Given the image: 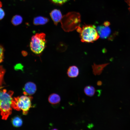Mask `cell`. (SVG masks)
<instances>
[{"mask_svg":"<svg viewBox=\"0 0 130 130\" xmlns=\"http://www.w3.org/2000/svg\"><path fill=\"white\" fill-rule=\"evenodd\" d=\"M12 91L0 89V112L2 119L6 120L12 112L11 101L13 94Z\"/></svg>","mask_w":130,"mask_h":130,"instance_id":"obj_1","label":"cell"},{"mask_svg":"<svg viewBox=\"0 0 130 130\" xmlns=\"http://www.w3.org/2000/svg\"><path fill=\"white\" fill-rule=\"evenodd\" d=\"M33 97L31 96L23 95L14 98L11 101L12 108L17 110H22L23 114H27L32 106Z\"/></svg>","mask_w":130,"mask_h":130,"instance_id":"obj_2","label":"cell"},{"mask_svg":"<svg viewBox=\"0 0 130 130\" xmlns=\"http://www.w3.org/2000/svg\"><path fill=\"white\" fill-rule=\"evenodd\" d=\"M46 34L43 33H37L32 37L30 43L31 51L36 54L41 53L45 49L46 43Z\"/></svg>","mask_w":130,"mask_h":130,"instance_id":"obj_3","label":"cell"},{"mask_svg":"<svg viewBox=\"0 0 130 130\" xmlns=\"http://www.w3.org/2000/svg\"><path fill=\"white\" fill-rule=\"evenodd\" d=\"M80 33L82 42L87 43L93 42L97 40L99 36L97 29L94 26L86 25L78 29Z\"/></svg>","mask_w":130,"mask_h":130,"instance_id":"obj_4","label":"cell"},{"mask_svg":"<svg viewBox=\"0 0 130 130\" xmlns=\"http://www.w3.org/2000/svg\"><path fill=\"white\" fill-rule=\"evenodd\" d=\"M37 90V87L34 83L29 82L25 85L23 88V93L24 95L31 96L34 94Z\"/></svg>","mask_w":130,"mask_h":130,"instance_id":"obj_5","label":"cell"},{"mask_svg":"<svg viewBox=\"0 0 130 130\" xmlns=\"http://www.w3.org/2000/svg\"><path fill=\"white\" fill-rule=\"evenodd\" d=\"M104 26H99L97 30L99 36L103 39L107 38L110 34L111 30L110 28L108 27L109 25L107 22L105 23Z\"/></svg>","mask_w":130,"mask_h":130,"instance_id":"obj_6","label":"cell"},{"mask_svg":"<svg viewBox=\"0 0 130 130\" xmlns=\"http://www.w3.org/2000/svg\"><path fill=\"white\" fill-rule=\"evenodd\" d=\"M50 15L56 25H57L58 23L62 20L63 18L60 11L56 9L52 11L50 13Z\"/></svg>","mask_w":130,"mask_h":130,"instance_id":"obj_7","label":"cell"},{"mask_svg":"<svg viewBox=\"0 0 130 130\" xmlns=\"http://www.w3.org/2000/svg\"><path fill=\"white\" fill-rule=\"evenodd\" d=\"M61 100V98L59 95L56 93H52L50 95L48 98L49 103L54 106L59 105Z\"/></svg>","mask_w":130,"mask_h":130,"instance_id":"obj_8","label":"cell"},{"mask_svg":"<svg viewBox=\"0 0 130 130\" xmlns=\"http://www.w3.org/2000/svg\"><path fill=\"white\" fill-rule=\"evenodd\" d=\"M79 73L78 68L76 66L73 65L70 66L68 69L67 74L68 76L70 78L77 77Z\"/></svg>","mask_w":130,"mask_h":130,"instance_id":"obj_9","label":"cell"},{"mask_svg":"<svg viewBox=\"0 0 130 130\" xmlns=\"http://www.w3.org/2000/svg\"><path fill=\"white\" fill-rule=\"evenodd\" d=\"M109 64V63L97 65L94 63L92 66L93 72L94 75H99L102 73L104 68Z\"/></svg>","mask_w":130,"mask_h":130,"instance_id":"obj_10","label":"cell"},{"mask_svg":"<svg viewBox=\"0 0 130 130\" xmlns=\"http://www.w3.org/2000/svg\"><path fill=\"white\" fill-rule=\"evenodd\" d=\"M47 18L39 16L35 17L33 20V24L36 25H43L45 24L49 21Z\"/></svg>","mask_w":130,"mask_h":130,"instance_id":"obj_11","label":"cell"},{"mask_svg":"<svg viewBox=\"0 0 130 130\" xmlns=\"http://www.w3.org/2000/svg\"><path fill=\"white\" fill-rule=\"evenodd\" d=\"M84 91L86 95L91 97L94 95L95 92V88L92 86L87 85L84 87Z\"/></svg>","mask_w":130,"mask_h":130,"instance_id":"obj_12","label":"cell"},{"mask_svg":"<svg viewBox=\"0 0 130 130\" xmlns=\"http://www.w3.org/2000/svg\"><path fill=\"white\" fill-rule=\"evenodd\" d=\"M11 122L13 125L16 127L21 126L23 123L22 119L18 116L13 117L12 119Z\"/></svg>","mask_w":130,"mask_h":130,"instance_id":"obj_13","label":"cell"},{"mask_svg":"<svg viewBox=\"0 0 130 130\" xmlns=\"http://www.w3.org/2000/svg\"><path fill=\"white\" fill-rule=\"evenodd\" d=\"M22 20V18L21 16L16 15L13 17L11 20V22L14 25L17 26L21 24Z\"/></svg>","mask_w":130,"mask_h":130,"instance_id":"obj_14","label":"cell"},{"mask_svg":"<svg viewBox=\"0 0 130 130\" xmlns=\"http://www.w3.org/2000/svg\"><path fill=\"white\" fill-rule=\"evenodd\" d=\"M5 70L3 67L0 65V87H1L3 78L5 73Z\"/></svg>","mask_w":130,"mask_h":130,"instance_id":"obj_15","label":"cell"},{"mask_svg":"<svg viewBox=\"0 0 130 130\" xmlns=\"http://www.w3.org/2000/svg\"><path fill=\"white\" fill-rule=\"evenodd\" d=\"M52 2L56 4H62L69 0H50Z\"/></svg>","mask_w":130,"mask_h":130,"instance_id":"obj_16","label":"cell"},{"mask_svg":"<svg viewBox=\"0 0 130 130\" xmlns=\"http://www.w3.org/2000/svg\"><path fill=\"white\" fill-rule=\"evenodd\" d=\"M4 50L3 47L0 45V63L2 62L4 58Z\"/></svg>","mask_w":130,"mask_h":130,"instance_id":"obj_17","label":"cell"},{"mask_svg":"<svg viewBox=\"0 0 130 130\" xmlns=\"http://www.w3.org/2000/svg\"><path fill=\"white\" fill-rule=\"evenodd\" d=\"M23 65L20 63H19L16 64L14 67V68L16 70H20L23 71Z\"/></svg>","mask_w":130,"mask_h":130,"instance_id":"obj_18","label":"cell"},{"mask_svg":"<svg viewBox=\"0 0 130 130\" xmlns=\"http://www.w3.org/2000/svg\"><path fill=\"white\" fill-rule=\"evenodd\" d=\"M5 15V12L0 7V20L2 19Z\"/></svg>","mask_w":130,"mask_h":130,"instance_id":"obj_19","label":"cell"},{"mask_svg":"<svg viewBox=\"0 0 130 130\" xmlns=\"http://www.w3.org/2000/svg\"><path fill=\"white\" fill-rule=\"evenodd\" d=\"M21 53L22 55L24 57L28 55L27 52L25 51H22L21 52Z\"/></svg>","mask_w":130,"mask_h":130,"instance_id":"obj_20","label":"cell"},{"mask_svg":"<svg viewBox=\"0 0 130 130\" xmlns=\"http://www.w3.org/2000/svg\"><path fill=\"white\" fill-rule=\"evenodd\" d=\"M97 84L98 86H101L102 84V82L101 81H99L97 82Z\"/></svg>","mask_w":130,"mask_h":130,"instance_id":"obj_21","label":"cell"},{"mask_svg":"<svg viewBox=\"0 0 130 130\" xmlns=\"http://www.w3.org/2000/svg\"><path fill=\"white\" fill-rule=\"evenodd\" d=\"M2 3L0 1V7H1L2 6Z\"/></svg>","mask_w":130,"mask_h":130,"instance_id":"obj_22","label":"cell"}]
</instances>
